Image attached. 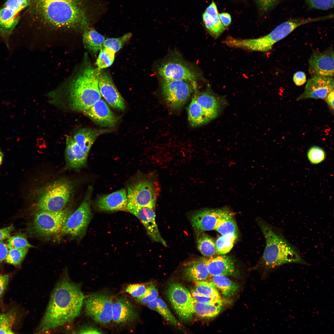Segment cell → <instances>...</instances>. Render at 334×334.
<instances>
[{"instance_id":"obj_1","label":"cell","mask_w":334,"mask_h":334,"mask_svg":"<svg viewBox=\"0 0 334 334\" xmlns=\"http://www.w3.org/2000/svg\"><path fill=\"white\" fill-rule=\"evenodd\" d=\"M85 298L81 285L66 272L52 291L37 332L47 333L72 323L80 314Z\"/></svg>"},{"instance_id":"obj_2","label":"cell","mask_w":334,"mask_h":334,"mask_svg":"<svg viewBox=\"0 0 334 334\" xmlns=\"http://www.w3.org/2000/svg\"><path fill=\"white\" fill-rule=\"evenodd\" d=\"M40 15L50 25L84 30L89 27L82 0H33Z\"/></svg>"},{"instance_id":"obj_3","label":"cell","mask_w":334,"mask_h":334,"mask_svg":"<svg viewBox=\"0 0 334 334\" xmlns=\"http://www.w3.org/2000/svg\"><path fill=\"white\" fill-rule=\"evenodd\" d=\"M259 225L266 241L262 262L266 270L275 271L290 263L309 265L298 248L287 240L280 229L262 221H259Z\"/></svg>"},{"instance_id":"obj_4","label":"cell","mask_w":334,"mask_h":334,"mask_svg":"<svg viewBox=\"0 0 334 334\" xmlns=\"http://www.w3.org/2000/svg\"><path fill=\"white\" fill-rule=\"evenodd\" d=\"M65 90L71 109L82 111L89 109L101 96L97 68L89 63L84 65L69 81Z\"/></svg>"},{"instance_id":"obj_5","label":"cell","mask_w":334,"mask_h":334,"mask_svg":"<svg viewBox=\"0 0 334 334\" xmlns=\"http://www.w3.org/2000/svg\"><path fill=\"white\" fill-rule=\"evenodd\" d=\"M75 183L72 180L62 178L38 188L33 197L35 200V212H57L66 208L74 195Z\"/></svg>"},{"instance_id":"obj_6","label":"cell","mask_w":334,"mask_h":334,"mask_svg":"<svg viewBox=\"0 0 334 334\" xmlns=\"http://www.w3.org/2000/svg\"><path fill=\"white\" fill-rule=\"evenodd\" d=\"M327 19L326 16L315 18L298 19L289 20L279 25L270 33L262 37L246 39L244 42L246 49L249 50L267 52L273 45L289 34L296 28L309 23Z\"/></svg>"},{"instance_id":"obj_7","label":"cell","mask_w":334,"mask_h":334,"mask_svg":"<svg viewBox=\"0 0 334 334\" xmlns=\"http://www.w3.org/2000/svg\"><path fill=\"white\" fill-rule=\"evenodd\" d=\"M71 211L70 207H66L57 212H35L28 231L32 234L46 238L61 233L63 225Z\"/></svg>"},{"instance_id":"obj_8","label":"cell","mask_w":334,"mask_h":334,"mask_svg":"<svg viewBox=\"0 0 334 334\" xmlns=\"http://www.w3.org/2000/svg\"><path fill=\"white\" fill-rule=\"evenodd\" d=\"M92 190V186H89L79 206L69 215L64 224L61 232L62 235L75 239L83 237L92 218L90 203Z\"/></svg>"},{"instance_id":"obj_9","label":"cell","mask_w":334,"mask_h":334,"mask_svg":"<svg viewBox=\"0 0 334 334\" xmlns=\"http://www.w3.org/2000/svg\"><path fill=\"white\" fill-rule=\"evenodd\" d=\"M159 191L155 181L146 178L137 181L127 187L128 204L155 208Z\"/></svg>"},{"instance_id":"obj_10","label":"cell","mask_w":334,"mask_h":334,"mask_svg":"<svg viewBox=\"0 0 334 334\" xmlns=\"http://www.w3.org/2000/svg\"><path fill=\"white\" fill-rule=\"evenodd\" d=\"M166 294L175 311L182 320L189 321L193 318L195 300L190 291L179 283L173 282L169 285Z\"/></svg>"},{"instance_id":"obj_11","label":"cell","mask_w":334,"mask_h":334,"mask_svg":"<svg viewBox=\"0 0 334 334\" xmlns=\"http://www.w3.org/2000/svg\"><path fill=\"white\" fill-rule=\"evenodd\" d=\"M112 295L100 293L92 294L85 298L86 314L97 323L102 325L109 324L112 321Z\"/></svg>"},{"instance_id":"obj_12","label":"cell","mask_w":334,"mask_h":334,"mask_svg":"<svg viewBox=\"0 0 334 334\" xmlns=\"http://www.w3.org/2000/svg\"><path fill=\"white\" fill-rule=\"evenodd\" d=\"M161 86L166 104L174 109L182 107L189 98L192 92V87L189 82L185 80L162 79Z\"/></svg>"},{"instance_id":"obj_13","label":"cell","mask_w":334,"mask_h":334,"mask_svg":"<svg viewBox=\"0 0 334 334\" xmlns=\"http://www.w3.org/2000/svg\"><path fill=\"white\" fill-rule=\"evenodd\" d=\"M158 72L162 79L169 80H185L195 84L196 73L183 62L172 58L164 62L159 67Z\"/></svg>"},{"instance_id":"obj_14","label":"cell","mask_w":334,"mask_h":334,"mask_svg":"<svg viewBox=\"0 0 334 334\" xmlns=\"http://www.w3.org/2000/svg\"><path fill=\"white\" fill-rule=\"evenodd\" d=\"M334 57L332 47L322 51L313 52L309 60V72L311 76L333 77Z\"/></svg>"},{"instance_id":"obj_15","label":"cell","mask_w":334,"mask_h":334,"mask_svg":"<svg viewBox=\"0 0 334 334\" xmlns=\"http://www.w3.org/2000/svg\"><path fill=\"white\" fill-rule=\"evenodd\" d=\"M154 209L127 204L125 210L135 215L140 220L152 240L166 246V242L162 238L156 222Z\"/></svg>"},{"instance_id":"obj_16","label":"cell","mask_w":334,"mask_h":334,"mask_svg":"<svg viewBox=\"0 0 334 334\" xmlns=\"http://www.w3.org/2000/svg\"><path fill=\"white\" fill-rule=\"evenodd\" d=\"M98 77L99 89L101 96L112 107L124 110L125 107L124 99L109 73L101 70H98Z\"/></svg>"},{"instance_id":"obj_17","label":"cell","mask_w":334,"mask_h":334,"mask_svg":"<svg viewBox=\"0 0 334 334\" xmlns=\"http://www.w3.org/2000/svg\"><path fill=\"white\" fill-rule=\"evenodd\" d=\"M308 80L304 91L297 100L308 98L323 99L334 89L333 77L314 75Z\"/></svg>"},{"instance_id":"obj_18","label":"cell","mask_w":334,"mask_h":334,"mask_svg":"<svg viewBox=\"0 0 334 334\" xmlns=\"http://www.w3.org/2000/svg\"><path fill=\"white\" fill-rule=\"evenodd\" d=\"M226 210L208 209L197 211L191 217L192 225L198 234L215 230L219 220Z\"/></svg>"},{"instance_id":"obj_19","label":"cell","mask_w":334,"mask_h":334,"mask_svg":"<svg viewBox=\"0 0 334 334\" xmlns=\"http://www.w3.org/2000/svg\"><path fill=\"white\" fill-rule=\"evenodd\" d=\"M83 112L94 123L101 127H113L118 121L117 117L105 102L101 98L89 109Z\"/></svg>"},{"instance_id":"obj_20","label":"cell","mask_w":334,"mask_h":334,"mask_svg":"<svg viewBox=\"0 0 334 334\" xmlns=\"http://www.w3.org/2000/svg\"><path fill=\"white\" fill-rule=\"evenodd\" d=\"M138 313L130 301L125 297L113 300L112 306V320L120 325H126L136 320Z\"/></svg>"},{"instance_id":"obj_21","label":"cell","mask_w":334,"mask_h":334,"mask_svg":"<svg viewBox=\"0 0 334 334\" xmlns=\"http://www.w3.org/2000/svg\"><path fill=\"white\" fill-rule=\"evenodd\" d=\"M206 264L210 276L218 275L238 277L234 262L230 257L225 255L214 256L206 259Z\"/></svg>"},{"instance_id":"obj_22","label":"cell","mask_w":334,"mask_h":334,"mask_svg":"<svg viewBox=\"0 0 334 334\" xmlns=\"http://www.w3.org/2000/svg\"><path fill=\"white\" fill-rule=\"evenodd\" d=\"M195 93L197 102L206 116L210 120L216 118L224 106L222 99L209 90Z\"/></svg>"},{"instance_id":"obj_23","label":"cell","mask_w":334,"mask_h":334,"mask_svg":"<svg viewBox=\"0 0 334 334\" xmlns=\"http://www.w3.org/2000/svg\"><path fill=\"white\" fill-rule=\"evenodd\" d=\"M127 204V192L122 189L101 196L97 200L96 205L100 210L114 212L125 210Z\"/></svg>"},{"instance_id":"obj_24","label":"cell","mask_w":334,"mask_h":334,"mask_svg":"<svg viewBox=\"0 0 334 334\" xmlns=\"http://www.w3.org/2000/svg\"><path fill=\"white\" fill-rule=\"evenodd\" d=\"M18 15L4 6L0 9V36L8 49L10 37L19 20Z\"/></svg>"},{"instance_id":"obj_25","label":"cell","mask_w":334,"mask_h":334,"mask_svg":"<svg viewBox=\"0 0 334 334\" xmlns=\"http://www.w3.org/2000/svg\"><path fill=\"white\" fill-rule=\"evenodd\" d=\"M202 18L206 28L215 38H218L225 30L220 20L217 6L214 2H212L206 8Z\"/></svg>"},{"instance_id":"obj_26","label":"cell","mask_w":334,"mask_h":334,"mask_svg":"<svg viewBox=\"0 0 334 334\" xmlns=\"http://www.w3.org/2000/svg\"><path fill=\"white\" fill-rule=\"evenodd\" d=\"M107 131L106 130L89 128H79L75 131L72 137L84 152L88 155L96 139L100 135Z\"/></svg>"},{"instance_id":"obj_27","label":"cell","mask_w":334,"mask_h":334,"mask_svg":"<svg viewBox=\"0 0 334 334\" xmlns=\"http://www.w3.org/2000/svg\"><path fill=\"white\" fill-rule=\"evenodd\" d=\"M186 278L195 281H208L210 277L206 264V259L201 258L187 264L184 269Z\"/></svg>"},{"instance_id":"obj_28","label":"cell","mask_w":334,"mask_h":334,"mask_svg":"<svg viewBox=\"0 0 334 334\" xmlns=\"http://www.w3.org/2000/svg\"><path fill=\"white\" fill-rule=\"evenodd\" d=\"M105 41L104 36L94 28L89 27L84 30L83 41L85 47L95 54L102 48Z\"/></svg>"},{"instance_id":"obj_29","label":"cell","mask_w":334,"mask_h":334,"mask_svg":"<svg viewBox=\"0 0 334 334\" xmlns=\"http://www.w3.org/2000/svg\"><path fill=\"white\" fill-rule=\"evenodd\" d=\"M208 281L212 283L220 290L224 296L227 298L233 296L237 293L240 286L237 283L232 281L226 276L218 275L211 276Z\"/></svg>"},{"instance_id":"obj_30","label":"cell","mask_w":334,"mask_h":334,"mask_svg":"<svg viewBox=\"0 0 334 334\" xmlns=\"http://www.w3.org/2000/svg\"><path fill=\"white\" fill-rule=\"evenodd\" d=\"M187 112L188 121L193 126H201L210 121L197 103L195 93L188 106Z\"/></svg>"},{"instance_id":"obj_31","label":"cell","mask_w":334,"mask_h":334,"mask_svg":"<svg viewBox=\"0 0 334 334\" xmlns=\"http://www.w3.org/2000/svg\"><path fill=\"white\" fill-rule=\"evenodd\" d=\"M147 305L150 309L158 313L170 324L177 327L180 325L166 303L161 299L158 298L148 303Z\"/></svg>"},{"instance_id":"obj_32","label":"cell","mask_w":334,"mask_h":334,"mask_svg":"<svg viewBox=\"0 0 334 334\" xmlns=\"http://www.w3.org/2000/svg\"><path fill=\"white\" fill-rule=\"evenodd\" d=\"M215 229L221 235H238L236 224L232 216L227 210L219 220Z\"/></svg>"},{"instance_id":"obj_33","label":"cell","mask_w":334,"mask_h":334,"mask_svg":"<svg viewBox=\"0 0 334 334\" xmlns=\"http://www.w3.org/2000/svg\"><path fill=\"white\" fill-rule=\"evenodd\" d=\"M222 302L214 304L203 303L196 301L194 303V313L202 318H211L216 316L221 312Z\"/></svg>"},{"instance_id":"obj_34","label":"cell","mask_w":334,"mask_h":334,"mask_svg":"<svg viewBox=\"0 0 334 334\" xmlns=\"http://www.w3.org/2000/svg\"><path fill=\"white\" fill-rule=\"evenodd\" d=\"M198 248L204 256L210 257L216 253L215 243L212 238L203 232L198 234Z\"/></svg>"},{"instance_id":"obj_35","label":"cell","mask_w":334,"mask_h":334,"mask_svg":"<svg viewBox=\"0 0 334 334\" xmlns=\"http://www.w3.org/2000/svg\"><path fill=\"white\" fill-rule=\"evenodd\" d=\"M238 237L235 234L221 235L216 240L215 245L216 253L224 255L229 252Z\"/></svg>"},{"instance_id":"obj_36","label":"cell","mask_w":334,"mask_h":334,"mask_svg":"<svg viewBox=\"0 0 334 334\" xmlns=\"http://www.w3.org/2000/svg\"><path fill=\"white\" fill-rule=\"evenodd\" d=\"M115 53L112 50L103 46L96 61L97 70H101L111 66L114 60Z\"/></svg>"},{"instance_id":"obj_37","label":"cell","mask_w":334,"mask_h":334,"mask_svg":"<svg viewBox=\"0 0 334 334\" xmlns=\"http://www.w3.org/2000/svg\"><path fill=\"white\" fill-rule=\"evenodd\" d=\"M195 290L199 293L211 297H221L217 289L212 282L206 280L195 281Z\"/></svg>"},{"instance_id":"obj_38","label":"cell","mask_w":334,"mask_h":334,"mask_svg":"<svg viewBox=\"0 0 334 334\" xmlns=\"http://www.w3.org/2000/svg\"><path fill=\"white\" fill-rule=\"evenodd\" d=\"M28 248L9 249L5 259L6 261L14 265H20L28 253Z\"/></svg>"},{"instance_id":"obj_39","label":"cell","mask_w":334,"mask_h":334,"mask_svg":"<svg viewBox=\"0 0 334 334\" xmlns=\"http://www.w3.org/2000/svg\"><path fill=\"white\" fill-rule=\"evenodd\" d=\"M132 36V33L129 32L118 38L107 39L104 41L103 46L112 50L116 53L123 47Z\"/></svg>"},{"instance_id":"obj_40","label":"cell","mask_w":334,"mask_h":334,"mask_svg":"<svg viewBox=\"0 0 334 334\" xmlns=\"http://www.w3.org/2000/svg\"><path fill=\"white\" fill-rule=\"evenodd\" d=\"M8 239L6 244L9 249L34 247L28 242L24 233H19Z\"/></svg>"},{"instance_id":"obj_41","label":"cell","mask_w":334,"mask_h":334,"mask_svg":"<svg viewBox=\"0 0 334 334\" xmlns=\"http://www.w3.org/2000/svg\"><path fill=\"white\" fill-rule=\"evenodd\" d=\"M15 319V314L12 311L0 315V333H14L12 329Z\"/></svg>"},{"instance_id":"obj_42","label":"cell","mask_w":334,"mask_h":334,"mask_svg":"<svg viewBox=\"0 0 334 334\" xmlns=\"http://www.w3.org/2000/svg\"><path fill=\"white\" fill-rule=\"evenodd\" d=\"M66 137V139L69 142L75 155L78 167L80 170L85 165L88 155L84 152L72 136L67 135Z\"/></svg>"},{"instance_id":"obj_43","label":"cell","mask_w":334,"mask_h":334,"mask_svg":"<svg viewBox=\"0 0 334 334\" xmlns=\"http://www.w3.org/2000/svg\"><path fill=\"white\" fill-rule=\"evenodd\" d=\"M307 157L312 164H318L321 163L326 158L325 151L320 147L314 146L310 148L307 152Z\"/></svg>"},{"instance_id":"obj_44","label":"cell","mask_w":334,"mask_h":334,"mask_svg":"<svg viewBox=\"0 0 334 334\" xmlns=\"http://www.w3.org/2000/svg\"><path fill=\"white\" fill-rule=\"evenodd\" d=\"M158 296V293L156 288L153 285H151L148 287L146 291L142 296L135 299L140 303L147 304L156 299Z\"/></svg>"},{"instance_id":"obj_45","label":"cell","mask_w":334,"mask_h":334,"mask_svg":"<svg viewBox=\"0 0 334 334\" xmlns=\"http://www.w3.org/2000/svg\"><path fill=\"white\" fill-rule=\"evenodd\" d=\"M30 2L31 0H7L4 6L19 14Z\"/></svg>"},{"instance_id":"obj_46","label":"cell","mask_w":334,"mask_h":334,"mask_svg":"<svg viewBox=\"0 0 334 334\" xmlns=\"http://www.w3.org/2000/svg\"><path fill=\"white\" fill-rule=\"evenodd\" d=\"M148 287L141 284H133L127 286L125 291L135 298L142 296L146 291Z\"/></svg>"},{"instance_id":"obj_47","label":"cell","mask_w":334,"mask_h":334,"mask_svg":"<svg viewBox=\"0 0 334 334\" xmlns=\"http://www.w3.org/2000/svg\"><path fill=\"white\" fill-rule=\"evenodd\" d=\"M191 293L197 302L207 304H214L222 302L221 297H211L205 296L198 293L195 289H190Z\"/></svg>"},{"instance_id":"obj_48","label":"cell","mask_w":334,"mask_h":334,"mask_svg":"<svg viewBox=\"0 0 334 334\" xmlns=\"http://www.w3.org/2000/svg\"><path fill=\"white\" fill-rule=\"evenodd\" d=\"M313 7L322 10H328L333 7L334 0H306Z\"/></svg>"},{"instance_id":"obj_49","label":"cell","mask_w":334,"mask_h":334,"mask_svg":"<svg viewBox=\"0 0 334 334\" xmlns=\"http://www.w3.org/2000/svg\"><path fill=\"white\" fill-rule=\"evenodd\" d=\"M279 0H256L260 10L266 12L273 7Z\"/></svg>"},{"instance_id":"obj_50","label":"cell","mask_w":334,"mask_h":334,"mask_svg":"<svg viewBox=\"0 0 334 334\" xmlns=\"http://www.w3.org/2000/svg\"><path fill=\"white\" fill-rule=\"evenodd\" d=\"M76 333L102 334V332L98 328L90 325H84L77 330Z\"/></svg>"},{"instance_id":"obj_51","label":"cell","mask_w":334,"mask_h":334,"mask_svg":"<svg viewBox=\"0 0 334 334\" xmlns=\"http://www.w3.org/2000/svg\"><path fill=\"white\" fill-rule=\"evenodd\" d=\"M293 80L295 84L298 86L304 84L306 82V77L305 73L302 71H298L294 75Z\"/></svg>"},{"instance_id":"obj_52","label":"cell","mask_w":334,"mask_h":334,"mask_svg":"<svg viewBox=\"0 0 334 334\" xmlns=\"http://www.w3.org/2000/svg\"><path fill=\"white\" fill-rule=\"evenodd\" d=\"M14 228L15 227L12 224L8 227L0 229V241L8 238Z\"/></svg>"},{"instance_id":"obj_53","label":"cell","mask_w":334,"mask_h":334,"mask_svg":"<svg viewBox=\"0 0 334 334\" xmlns=\"http://www.w3.org/2000/svg\"><path fill=\"white\" fill-rule=\"evenodd\" d=\"M9 277L8 275L0 274V298L3 295L7 285Z\"/></svg>"},{"instance_id":"obj_54","label":"cell","mask_w":334,"mask_h":334,"mask_svg":"<svg viewBox=\"0 0 334 334\" xmlns=\"http://www.w3.org/2000/svg\"><path fill=\"white\" fill-rule=\"evenodd\" d=\"M8 250L6 244L2 241H0V263L5 259Z\"/></svg>"},{"instance_id":"obj_55","label":"cell","mask_w":334,"mask_h":334,"mask_svg":"<svg viewBox=\"0 0 334 334\" xmlns=\"http://www.w3.org/2000/svg\"><path fill=\"white\" fill-rule=\"evenodd\" d=\"M219 17L221 23L225 27L228 26L231 23V17L228 13H222L219 14Z\"/></svg>"},{"instance_id":"obj_56","label":"cell","mask_w":334,"mask_h":334,"mask_svg":"<svg viewBox=\"0 0 334 334\" xmlns=\"http://www.w3.org/2000/svg\"><path fill=\"white\" fill-rule=\"evenodd\" d=\"M334 89L330 92L325 98L327 104L332 109H334Z\"/></svg>"},{"instance_id":"obj_57","label":"cell","mask_w":334,"mask_h":334,"mask_svg":"<svg viewBox=\"0 0 334 334\" xmlns=\"http://www.w3.org/2000/svg\"><path fill=\"white\" fill-rule=\"evenodd\" d=\"M3 157V154L0 150V165L2 164V161Z\"/></svg>"}]
</instances>
